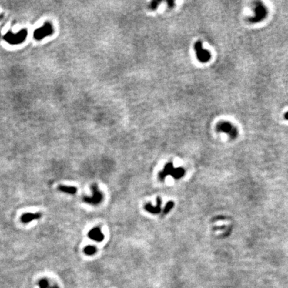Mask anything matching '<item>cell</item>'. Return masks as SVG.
Listing matches in <instances>:
<instances>
[{
    "instance_id": "cell-1",
    "label": "cell",
    "mask_w": 288,
    "mask_h": 288,
    "mask_svg": "<svg viewBox=\"0 0 288 288\" xmlns=\"http://www.w3.org/2000/svg\"><path fill=\"white\" fill-rule=\"evenodd\" d=\"M92 195L91 196H84L83 197V201L85 203L92 206H98L102 202L103 199V195L102 192L98 188L97 184L93 183L91 186Z\"/></svg>"
},
{
    "instance_id": "cell-2",
    "label": "cell",
    "mask_w": 288,
    "mask_h": 288,
    "mask_svg": "<svg viewBox=\"0 0 288 288\" xmlns=\"http://www.w3.org/2000/svg\"><path fill=\"white\" fill-rule=\"evenodd\" d=\"M194 49L196 53V57L200 62L206 63L211 58V53L209 51L203 49L202 43L200 41L197 42L194 45Z\"/></svg>"
},
{
    "instance_id": "cell-3",
    "label": "cell",
    "mask_w": 288,
    "mask_h": 288,
    "mask_svg": "<svg viewBox=\"0 0 288 288\" xmlns=\"http://www.w3.org/2000/svg\"><path fill=\"white\" fill-rule=\"evenodd\" d=\"M27 35V32L25 30L19 32L17 34H13L12 33L8 32L4 36V39L5 41L9 42L12 44H16V43H19L20 42H22L23 39H25V36Z\"/></svg>"
},
{
    "instance_id": "cell-4",
    "label": "cell",
    "mask_w": 288,
    "mask_h": 288,
    "mask_svg": "<svg viewBox=\"0 0 288 288\" xmlns=\"http://www.w3.org/2000/svg\"><path fill=\"white\" fill-rule=\"evenodd\" d=\"M255 15L253 18L250 19V21L252 22H258L261 20L263 19L266 18V16L267 13L266 7L264 6L262 3L260 2L256 3V5L255 7Z\"/></svg>"
},
{
    "instance_id": "cell-5",
    "label": "cell",
    "mask_w": 288,
    "mask_h": 288,
    "mask_svg": "<svg viewBox=\"0 0 288 288\" xmlns=\"http://www.w3.org/2000/svg\"><path fill=\"white\" fill-rule=\"evenodd\" d=\"M217 128L219 132H223L228 133L232 138H236L237 135V129L229 122H221L217 125Z\"/></svg>"
},
{
    "instance_id": "cell-6",
    "label": "cell",
    "mask_w": 288,
    "mask_h": 288,
    "mask_svg": "<svg viewBox=\"0 0 288 288\" xmlns=\"http://www.w3.org/2000/svg\"><path fill=\"white\" fill-rule=\"evenodd\" d=\"M88 236L89 239L97 242H102L104 239V235L99 227H93L88 232Z\"/></svg>"
},
{
    "instance_id": "cell-7",
    "label": "cell",
    "mask_w": 288,
    "mask_h": 288,
    "mask_svg": "<svg viewBox=\"0 0 288 288\" xmlns=\"http://www.w3.org/2000/svg\"><path fill=\"white\" fill-rule=\"evenodd\" d=\"M42 215L40 212L36 213H25L23 214L21 217V221L23 223H28L33 220L39 219L42 217Z\"/></svg>"
},
{
    "instance_id": "cell-8",
    "label": "cell",
    "mask_w": 288,
    "mask_h": 288,
    "mask_svg": "<svg viewBox=\"0 0 288 288\" xmlns=\"http://www.w3.org/2000/svg\"><path fill=\"white\" fill-rule=\"evenodd\" d=\"M58 189L59 191V192L68 193V194H69V195H75V194L77 193V192H78V189H77V187L74 186H68L60 185L58 186Z\"/></svg>"
},
{
    "instance_id": "cell-9",
    "label": "cell",
    "mask_w": 288,
    "mask_h": 288,
    "mask_svg": "<svg viewBox=\"0 0 288 288\" xmlns=\"http://www.w3.org/2000/svg\"><path fill=\"white\" fill-rule=\"evenodd\" d=\"M51 32V28H50V26H44L43 28L39 29V30H37L35 33V37L36 38H42V37L44 36L45 34H48V32Z\"/></svg>"
},
{
    "instance_id": "cell-10",
    "label": "cell",
    "mask_w": 288,
    "mask_h": 288,
    "mask_svg": "<svg viewBox=\"0 0 288 288\" xmlns=\"http://www.w3.org/2000/svg\"><path fill=\"white\" fill-rule=\"evenodd\" d=\"M39 288H59L57 285H50L49 282L47 279H42L39 281Z\"/></svg>"
},
{
    "instance_id": "cell-11",
    "label": "cell",
    "mask_w": 288,
    "mask_h": 288,
    "mask_svg": "<svg viewBox=\"0 0 288 288\" xmlns=\"http://www.w3.org/2000/svg\"><path fill=\"white\" fill-rule=\"evenodd\" d=\"M157 201H158V206H157V207H154L151 205V204L148 203L146 205L145 209L147 211V212L152 213H156L158 212L159 211V205H161V200L159 199V198H158L157 199Z\"/></svg>"
},
{
    "instance_id": "cell-12",
    "label": "cell",
    "mask_w": 288,
    "mask_h": 288,
    "mask_svg": "<svg viewBox=\"0 0 288 288\" xmlns=\"http://www.w3.org/2000/svg\"><path fill=\"white\" fill-rule=\"evenodd\" d=\"M83 252L87 256H93L97 252V248L93 246H88L83 249Z\"/></svg>"
},
{
    "instance_id": "cell-13",
    "label": "cell",
    "mask_w": 288,
    "mask_h": 288,
    "mask_svg": "<svg viewBox=\"0 0 288 288\" xmlns=\"http://www.w3.org/2000/svg\"><path fill=\"white\" fill-rule=\"evenodd\" d=\"M161 2H153L152 3H153V5H152L153 6V9H156L157 8V6L158 5L159 3H160Z\"/></svg>"
}]
</instances>
